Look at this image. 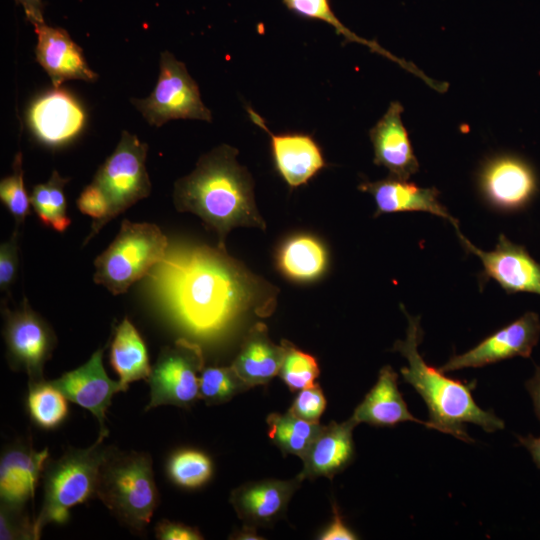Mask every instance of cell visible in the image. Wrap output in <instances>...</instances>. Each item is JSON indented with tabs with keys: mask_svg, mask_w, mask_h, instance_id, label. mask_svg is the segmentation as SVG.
<instances>
[{
	"mask_svg": "<svg viewBox=\"0 0 540 540\" xmlns=\"http://www.w3.org/2000/svg\"><path fill=\"white\" fill-rule=\"evenodd\" d=\"M164 304L190 329L209 333L247 311L269 315L277 289L220 247L169 246L148 274Z\"/></svg>",
	"mask_w": 540,
	"mask_h": 540,
	"instance_id": "cell-1",
	"label": "cell"
},
{
	"mask_svg": "<svg viewBox=\"0 0 540 540\" xmlns=\"http://www.w3.org/2000/svg\"><path fill=\"white\" fill-rule=\"evenodd\" d=\"M237 154V149L225 144L211 150L173 190L176 209L199 216L217 233L218 247L223 249L227 234L235 227L265 229L254 201L252 179L237 162Z\"/></svg>",
	"mask_w": 540,
	"mask_h": 540,
	"instance_id": "cell-2",
	"label": "cell"
},
{
	"mask_svg": "<svg viewBox=\"0 0 540 540\" xmlns=\"http://www.w3.org/2000/svg\"><path fill=\"white\" fill-rule=\"evenodd\" d=\"M408 326L404 340H398L393 351L399 352L408 362L400 372L423 398L429 411V428L451 434L464 442H473L466 423L480 426L486 432L504 428V421L493 410L479 407L472 397L475 382L466 383L444 375L439 368L428 365L418 351L423 332L420 318L411 316L401 305Z\"/></svg>",
	"mask_w": 540,
	"mask_h": 540,
	"instance_id": "cell-3",
	"label": "cell"
},
{
	"mask_svg": "<svg viewBox=\"0 0 540 540\" xmlns=\"http://www.w3.org/2000/svg\"><path fill=\"white\" fill-rule=\"evenodd\" d=\"M115 450L98 437L88 448H69L60 458L47 460L43 504L33 521L35 539L46 524L66 522L70 508L97 496L102 467Z\"/></svg>",
	"mask_w": 540,
	"mask_h": 540,
	"instance_id": "cell-4",
	"label": "cell"
},
{
	"mask_svg": "<svg viewBox=\"0 0 540 540\" xmlns=\"http://www.w3.org/2000/svg\"><path fill=\"white\" fill-rule=\"evenodd\" d=\"M97 496L129 528L143 530L159 501L150 456L116 449L102 467Z\"/></svg>",
	"mask_w": 540,
	"mask_h": 540,
	"instance_id": "cell-5",
	"label": "cell"
},
{
	"mask_svg": "<svg viewBox=\"0 0 540 540\" xmlns=\"http://www.w3.org/2000/svg\"><path fill=\"white\" fill-rule=\"evenodd\" d=\"M168 248L157 225L124 220L114 240L95 259L93 280L113 295L125 293L164 259Z\"/></svg>",
	"mask_w": 540,
	"mask_h": 540,
	"instance_id": "cell-6",
	"label": "cell"
},
{
	"mask_svg": "<svg viewBox=\"0 0 540 540\" xmlns=\"http://www.w3.org/2000/svg\"><path fill=\"white\" fill-rule=\"evenodd\" d=\"M147 151L148 145L136 135L122 132L115 150L90 183L105 199L108 212L100 223L91 226L84 245L112 219L150 194L151 182L145 166Z\"/></svg>",
	"mask_w": 540,
	"mask_h": 540,
	"instance_id": "cell-7",
	"label": "cell"
},
{
	"mask_svg": "<svg viewBox=\"0 0 540 540\" xmlns=\"http://www.w3.org/2000/svg\"><path fill=\"white\" fill-rule=\"evenodd\" d=\"M131 103L150 125L156 127L173 119L212 120L185 64L168 51L161 53L160 73L152 93L144 99H131Z\"/></svg>",
	"mask_w": 540,
	"mask_h": 540,
	"instance_id": "cell-8",
	"label": "cell"
},
{
	"mask_svg": "<svg viewBox=\"0 0 540 540\" xmlns=\"http://www.w3.org/2000/svg\"><path fill=\"white\" fill-rule=\"evenodd\" d=\"M204 369L200 346L184 338L164 347L147 378L149 410L161 405L190 408L199 396V379Z\"/></svg>",
	"mask_w": 540,
	"mask_h": 540,
	"instance_id": "cell-9",
	"label": "cell"
},
{
	"mask_svg": "<svg viewBox=\"0 0 540 540\" xmlns=\"http://www.w3.org/2000/svg\"><path fill=\"white\" fill-rule=\"evenodd\" d=\"M3 312V336L11 369L24 371L28 384L43 381L44 365L56 344L52 328L26 299L18 309L6 308Z\"/></svg>",
	"mask_w": 540,
	"mask_h": 540,
	"instance_id": "cell-10",
	"label": "cell"
},
{
	"mask_svg": "<svg viewBox=\"0 0 540 540\" xmlns=\"http://www.w3.org/2000/svg\"><path fill=\"white\" fill-rule=\"evenodd\" d=\"M478 183L486 202L503 212L525 208L538 191L534 169L527 161L514 155L489 159L479 173Z\"/></svg>",
	"mask_w": 540,
	"mask_h": 540,
	"instance_id": "cell-11",
	"label": "cell"
},
{
	"mask_svg": "<svg viewBox=\"0 0 540 540\" xmlns=\"http://www.w3.org/2000/svg\"><path fill=\"white\" fill-rule=\"evenodd\" d=\"M539 338V315L528 311L467 352L452 356L439 370L446 373L464 368L483 367L516 356L529 358Z\"/></svg>",
	"mask_w": 540,
	"mask_h": 540,
	"instance_id": "cell-12",
	"label": "cell"
},
{
	"mask_svg": "<svg viewBox=\"0 0 540 540\" xmlns=\"http://www.w3.org/2000/svg\"><path fill=\"white\" fill-rule=\"evenodd\" d=\"M463 247L482 262L481 279H494L508 294L528 292L540 295V263L522 245L501 234L494 250L483 251L456 231Z\"/></svg>",
	"mask_w": 540,
	"mask_h": 540,
	"instance_id": "cell-13",
	"label": "cell"
},
{
	"mask_svg": "<svg viewBox=\"0 0 540 540\" xmlns=\"http://www.w3.org/2000/svg\"><path fill=\"white\" fill-rule=\"evenodd\" d=\"M105 347L98 349L82 366L50 381L68 400L90 411L100 426L99 438L108 436L106 410L114 394L125 391L119 380L108 377L103 366Z\"/></svg>",
	"mask_w": 540,
	"mask_h": 540,
	"instance_id": "cell-14",
	"label": "cell"
},
{
	"mask_svg": "<svg viewBox=\"0 0 540 540\" xmlns=\"http://www.w3.org/2000/svg\"><path fill=\"white\" fill-rule=\"evenodd\" d=\"M247 112L252 122L270 136L276 170L291 188L306 184L326 166L320 146L310 135L273 134L258 113L252 108Z\"/></svg>",
	"mask_w": 540,
	"mask_h": 540,
	"instance_id": "cell-15",
	"label": "cell"
},
{
	"mask_svg": "<svg viewBox=\"0 0 540 540\" xmlns=\"http://www.w3.org/2000/svg\"><path fill=\"white\" fill-rule=\"evenodd\" d=\"M304 479H266L245 483L230 495L237 516L245 525L268 526L282 518L294 492Z\"/></svg>",
	"mask_w": 540,
	"mask_h": 540,
	"instance_id": "cell-16",
	"label": "cell"
},
{
	"mask_svg": "<svg viewBox=\"0 0 540 540\" xmlns=\"http://www.w3.org/2000/svg\"><path fill=\"white\" fill-rule=\"evenodd\" d=\"M85 119L79 102L60 88L37 98L28 111L33 133L49 145H59L74 138L83 129Z\"/></svg>",
	"mask_w": 540,
	"mask_h": 540,
	"instance_id": "cell-17",
	"label": "cell"
},
{
	"mask_svg": "<svg viewBox=\"0 0 540 540\" xmlns=\"http://www.w3.org/2000/svg\"><path fill=\"white\" fill-rule=\"evenodd\" d=\"M34 27L37 34L36 60L50 77L54 88H60L66 80H97L98 75L90 69L82 49L67 31L48 26L45 22Z\"/></svg>",
	"mask_w": 540,
	"mask_h": 540,
	"instance_id": "cell-18",
	"label": "cell"
},
{
	"mask_svg": "<svg viewBox=\"0 0 540 540\" xmlns=\"http://www.w3.org/2000/svg\"><path fill=\"white\" fill-rule=\"evenodd\" d=\"M402 112L400 102H391L369 135L374 149V163L386 167L391 177L408 180L418 172L419 163L403 125Z\"/></svg>",
	"mask_w": 540,
	"mask_h": 540,
	"instance_id": "cell-19",
	"label": "cell"
},
{
	"mask_svg": "<svg viewBox=\"0 0 540 540\" xmlns=\"http://www.w3.org/2000/svg\"><path fill=\"white\" fill-rule=\"evenodd\" d=\"M48 457L47 448L37 451L28 443L6 448L0 461L1 503L24 507L34 496Z\"/></svg>",
	"mask_w": 540,
	"mask_h": 540,
	"instance_id": "cell-20",
	"label": "cell"
},
{
	"mask_svg": "<svg viewBox=\"0 0 540 540\" xmlns=\"http://www.w3.org/2000/svg\"><path fill=\"white\" fill-rule=\"evenodd\" d=\"M356 423L348 420L323 425L318 435L301 458L303 468L299 475L305 480L317 477L332 479L343 471L355 457L353 429Z\"/></svg>",
	"mask_w": 540,
	"mask_h": 540,
	"instance_id": "cell-21",
	"label": "cell"
},
{
	"mask_svg": "<svg viewBox=\"0 0 540 540\" xmlns=\"http://www.w3.org/2000/svg\"><path fill=\"white\" fill-rule=\"evenodd\" d=\"M358 189L371 194L376 203L374 216L405 211H423L450 221L459 231L457 220L440 203L439 191L422 188L407 180L389 176L379 181H363Z\"/></svg>",
	"mask_w": 540,
	"mask_h": 540,
	"instance_id": "cell-22",
	"label": "cell"
},
{
	"mask_svg": "<svg viewBox=\"0 0 540 540\" xmlns=\"http://www.w3.org/2000/svg\"><path fill=\"white\" fill-rule=\"evenodd\" d=\"M350 418L356 425L366 423L375 427H393L411 421L429 428L428 421L417 419L410 413L398 389V375L389 365L380 369L377 382Z\"/></svg>",
	"mask_w": 540,
	"mask_h": 540,
	"instance_id": "cell-23",
	"label": "cell"
},
{
	"mask_svg": "<svg viewBox=\"0 0 540 540\" xmlns=\"http://www.w3.org/2000/svg\"><path fill=\"white\" fill-rule=\"evenodd\" d=\"M283 354V346L273 343L266 325L258 322L247 332L231 366L251 388L266 385L278 375Z\"/></svg>",
	"mask_w": 540,
	"mask_h": 540,
	"instance_id": "cell-24",
	"label": "cell"
},
{
	"mask_svg": "<svg viewBox=\"0 0 540 540\" xmlns=\"http://www.w3.org/2000/svg\"><path fill=\"white\" fill-rule=\"evenodd\" d=\"M284 5L292 12L303 18L319 20L331 25L337 34L344 37L345 42H356L367 46L373 52L378 53L389 60L396 62L403 69L421 78L427 85L437 92H445L447 83L437 82L426 76L421 70L407 60L400 59L381 47L376 41L359 37L347 28L333 12L329 0H282Z\"/></svg>",
	"mask_w": 540,
	"mask_h": 540,
	"instance_id": "cell-25",
	"label": "cell"
},
{
	"mask_svg": "<svg viewBox=\"0 0 540 540\" xmlns=\"http://www.w3.org/2000/svg\"><path fill=\"white\" fill-rule=\"evenodd\" d=\"M110 363L125 391L131 382L147 380L151 373L146 345L127 318L115 329L110 347Z\"/></svg>",
	"mask_w": 540,
	"mask_h": 540,
	"instance_id": "cell-26",
	"label": "cell"
},
{
	"mask_svg": "<svg viewBox=\"0 0 540 540\" xmlns=\"http://www.w3.org/2000/svg\"><path fill=\"white\" fill-rule=\"evenodd\" d=\"M278 269L296 281H310L319 277L327 264V253L316 238L297 235L286 240L277 254Z\"/></svg>",
	"mask_w": 540,
	"mask_h": 540,
	"instance_id": "cell-27",
	"label": "cell"
},
{
	"mask_svg": "<svg viewBox=\"0 0 540 540\" xmlns=\"http://www.w3.org/2000/svg\"><path fill=\"white\" fill-rule=\"evenodd\" d=\"M268 436L284 455L302 458L320 432L323 425L305 421L289 411L285 414L271 413L266 419Z\"/></svg>",
	"mask_w": 540,
	"mask_h": 540,
	"instance_id": "cell-28",
	"label": "cell"
},
{
	"mask_svg": "<svg viewBox=\"0 0 540 540\" xmlns=\"http://www.w3.org/2000/svg\"><path fill=\"white\" fill-rule=\"evenodd\" d=\"M68 181L54 170L47 182L34 186L30 196V203L42 223L58 232L65 231L71 222L64 194Z\"/></svg>",
	"mask_w": 540,
	"mask_h": 540,
	"instance_id": "cell-29",
	"label": "cell"
},
{
	"mask_svg": "<svg viewBox=\"0 0 540 540\" xmlns=\"http://www.w3.org/2000/svg\"><path fill=\"white\" fill-rule=\"evenodd\" d=\"M27 411L40 428L51 430L60 426L68 416L67 398L50 381L28 384Z\"/></svg>",
	"mask_w": 540,
	"mask_h": 540,
	"instance_id": "cell-30",
	"label": "cell"
},
{
	"mask_svg": "<svg viewBox=\"0 0 540 540\" xmlns=\"http://www.w3.org/2000/svg\"><path fill=\"white\" fill-rule=\"evenodd\" d=\"M170 480L176 485L195 489L203 486L213 472L210 458L194 449L178 450L171 455L166 466Z\"/></svg>",
	"mask_w": 540,
	"mask_h": 540,
	"instance_id": "cell-31",
	"label": "cell"
},
{
	"mask_svg": "<svg viewBox=\"0 0 540 540\" xmlns=\"http://www.w3.org/2000/svg\"><path fill=\"white\" fill-rule=\"evenodd\" d=\"M250 388L232 366L208 367L200 374L199 396L207 405L225 403Z\"/></svg>",
	"mask_w": 540,
	"mask_h": 540,
	"instance_id": "cell-32",
	"label": "cell"
},
{
	"mask_svg": "<svg viewBox=\"0 0 540 540\" xmlns=\"http://www.w3.org/2000/svg\"><path fill=\"white\" fill-rule=\"evenodd\" d=\"M281 345L284 354L278 375L289 390L296 392L314 385L320 372L316 358L287 340H282Z\"/></svg>",
	"mask_w": 540,
	"mask_h": 540,
	"instance_id": "cell-33",
	"label": "cell"
},
{
	"mask_svg": "<svg viewBox=\"0 0 540 540\" xmlns=\"http://www.w3.org/2000/svg\"><path fill=\"white\" fill-rule=\"evenodd\" d=\"M12 169L13 173L0 182V199L14 217L18 229L30 213L31 204L24 187L21 152L16 154Z\"/></svg>",
	"mask_w": 540,
	"mask_h": 540,
	"instance_id": "cell-34",
	"label": "cell"
},
{
	"mask_svg": "<svg viewBox=\"0 0 540 540\" xmlns=\"http://www.w3.org/2000/svg\"><path fill=\"white\" fill-rule=\"evenodd\" d=\"M34 522H31L23 512V507L1 503L0 508V539H35Z\"/></svg>",
	"mask_w": 540,
	"mask_h": 540,
	"instance_id": "cell-35",
	"label": "cell"
},
{
	"mask_svg": "<svg viewBox=\"0 0 540 540\" xmlns=\"http://www.w3.org/2000/svg\"><path fill=\"white\" fill-rule=\"evenodd\" d=\"M325 408L326 398L318 383H315L299 390L288 411L305 421L318 423Z\"/></svg>",
	"mask_w": 540,
	"mask_h": 540,
	"instance_id": "cell-36",
	"label": "cell"
},
{
	"mask_svg": "<svg viewBox=\"0 0 540 540\" xmlns=\"http://www.w3.org/2000/svg\"><path fill=\"white\" fill-rule=\"evenodd\" d=\"M18 229L10 239L0 246V289L8 292L13 284L18 268Z\"/></svg>",
	"mask_w": 540,
	"mask_h": 540,
	"instance_id": "cell-37",
	"label": "cell"
},
{
	"mask_svg": "<svg viewBox=\"0 0 540 540\" xmlns=\"http://www.w3.org/2000/svg\"><path fill=\"white\" fill-rule=\"evenodd\" d=\"M157 539L161 540H201L202 534L195 527L166 519L160 521L155 528Z\"/></svg>",
	"mask_w": 540,
	"mask_h": 540,
	"instance_id": "cell-38",
	"label": "cell"
},
{
	"mask_svg": "<svg viewBox=\"0 0 540 540\" xmlns=\"http://www.w3.org/2000/svg\"><path fill=\"white\" fill-rule=\"evenodd\" d=\"M358 536L344 523L336 503H332V520L319 534L320 540H354Z\"/></svg>",
	"mask_w": 540,
	"mask_h": 540,
	"instance_id": "cell-39",
	"label": "cell"
},
{
	"mask_svg": "<svg viewBox=\"0 0 540 540\" xmlns=\"http://www.w3.org/2000/svg\"><path fill=\"white\" fill-rule=\"evenodd\" d=\"M22 6L27 20L36 26L44 23L42 0H15Z\"/></svg>",
	"mask_w": 540,
	"mask_h": 540,
	"instance_id": "cell-40",
	"label": "cell"
},
{
	"mask_svg": "<svg viewBox=\"0 0 540 540\" xmlns=\"http://www.w3.org/2000/svg\"><path fill=\"white\" fill-rule=\"evenodd\" d=\"M525 386L531 396L535 414L540 421V365L535 367L533 376L526 381Z\"/></svg>",
	"mask_w": 540,
	"mask_h": 540,
	"instance_id": "cell-41",
	"label": "cell"
},
{
	"mask_svg": "<svg viewBox=\"0 0 540 540\" xmlns=\"http://www.w3.org/2000/svg\"><path fill=\"white\" fill-rule=\"evenodd\" d=\"M519 443L531 454L535 465L540 469V437L533 435L517 436Z\"/></svg>",
	"mask_w": 540,
	"mask_h": 540,
	"instance_id": "cell-42",
	"label": "cell"
},
{
	"mask_svg": "<svg viewBox=\"0 0 540 540\" xmlns=\"http://www.w3.org/2000/svg\"><path fill=\"white\" fill-rule=\"evenodd\" d=\"M235 537H232L234 539H240V540H256L260 539V537L256 533V527L250 526V525H243V528L236 532Z\"/></svg>",
	"mask_w": 540,
	"mask_h": 540,
	"instance_id": "cell-43",
	"label": "cell"
}]
</instances>
